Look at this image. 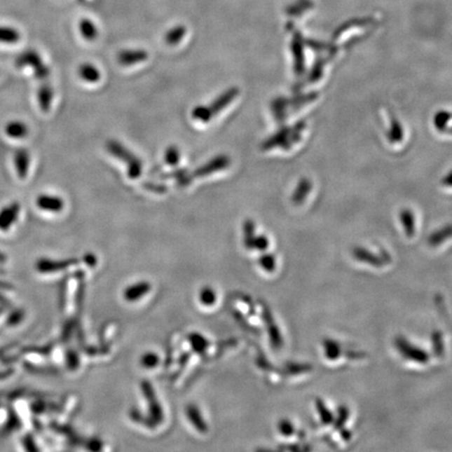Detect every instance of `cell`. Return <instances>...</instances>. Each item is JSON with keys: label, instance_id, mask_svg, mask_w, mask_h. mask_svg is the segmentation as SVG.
<instances>
[{"label": "cell", "instance_id": "1", "mask_svg": "<svg viewBox=\"0 0 452 452\" xmlns=\"http://www.w3.org/2000/svg\"><path fill=\"white\" fill-rule=\"evenodd\" d=\"M108 152L116 158H120L128 165V176L131 179H137L141 176L143 170V163L141 159L133 154L131 151L125 148L122 144L116 141H109L106 144Z\"/></svg>", "mask_w": 452, "mask_h": 452}, {"label": "cell", "instance_id": "2", "mask_svg": "<svg viewBox=\"0 0 452 452\" xmlns=\"http://www.w3.org/2000/svg\"><path fill=\"white\" fill-rule=\"evenodd\" d=\"M15 64L18 69L29 67L34 71L36 78H40V80L46 78L50 75V69L44 64L39 53L36 52L35 50H25L22 54L19 55Z\"/></svg>", "mask_w": 452, "mask_h": 452}, {"label": "cell", "instance_id": "3", "mask_svg": "<svg viewBox=\"0 0 452 452\" xmlns=\"http://www.w3.org/2000/svg\"><path fill=\"white\" fill-rule=\"evenodd\" d=\"M229 165H231L229 157L226 156V155H219V156L214 157L212 160L207 161L205 165H201L198 169L195 170L193 176L194 177H205L210 174L226 169Z\"/></svg>", "mask_w": 452, "mask_h": 452}, {"label": "cell", "instance_id": "4", "mask_svg": "<svg viewBox=\"0 0 452 452\" xmlns=\"http://www.w3.org/2000/svg\"><path fill=\"white\" fill-rule=\"evenodd\" d=\"M36 205L40 211L56 214L63 211L64 201L55 195L41 194L36 199Z\"/></svg>", "mask_w": 452, "mask_h": 452}, {"label": "cell", "instance_id": "5", "mask_svg": "<svg viewBox=\"0 0 452 452\" xmlns=\"http://www.w3.org/2000/svg\"><path fill=\"white\" fill-rule=\"evenodd\" d=\"M20 214V205L13 203L0 210V231H6L14 226Z\"/></svg>", "mask_w": 452, "mask_h": 452}, {"label": "cell", "instance_id": "6", "mask_svg": "<svg viewBox=\"0 0 452 452\" xmlns=\"http://www.w3.org/2000/svg\"><path fill=\"white\" fill-rule=\"evenodd\" d=\"M238 95H239V88L238 87H231V88L224 91L222 95H220L211 105L207 106L212 118H214V116L219 114L226 106H228L238 97Z\"/></svg>", "mask_w": 452, "mask_h": 452}, {"label": "cell", "instance_id": "7", "mask_svg": "<svg viewBox=\"0 0 452 452\" xmlns=\"http://www.w3.org/2000/svg\"><path fill=\"white\" fill-rule=\"evenodd\" d=\"M14 167L17 176L19 179H25L29 171V163H31V156L29 152L25 148H19L14 153Z\"/></svg>", "mask_w": 452, "mask_h": 452}, {"label": "cell", "instance_id": "8", "mask_svg": "<svg viewBox=\"0 0 452 452\" xmlns=\"http://www.w3.org/2000/svg\"><path fill=\"white\" fill-rule=\"evenodd\" d=\"M142 388L145 392L146 398L149 402L151 415H152V420H154L156 423H161L163 419V409H161L160 404L157 402L156 397H155L154 390L149 382L144 381L142 383Z\"/></svg>", "mask_w": 452, "mask_h": 452}, {"label": "cell", "instance_id": "9", "mask_svg": "<svg viewBox=\"0 0 452 452\" xmlns=\"http://www.w3.org/2000/svg\"><path fill=\"white\" fill-rule=\"evenodd\" d=\"M53 100H54V90L53 87L48 83H43L38 88L37 101L40 111L43 114L50 112L52 108Z\"/></svg>", "mask_w": 452, "mask_h": 452}, {"label": "cell", "instance_id": "10", "mask_svg": "<svg viewBox=\"0 0 452 452\" xmlns=\"http://www.w3.org/2000/svg\"><path fill=\"white\" fill-rule=\"evenodd\" d=\"M118 62L124 67L137 64L148 59V53L144 50H122L118 56Z\"/></svg>", "mask_w": 452, "mask_h": 452}, {"label": "cell", "instance_id": "11", "mask_svg": "<svg viewBox=\"0 0 452 452\" xmlns=\"http://www.w3.org/2000/svg\"><path fill=\"white\" fill-rule=\"evenodd\" d=\"M4 133L10 139H22L29 135V127L22 121H10L4 127Z\"/></svg>", "mask_w": 452, "mask_h": 452}, {"label": "cell", "instance_id": "12", "mask_svg": "<svg viewBox=\"0 0 452 452\" xmlns=\"http://www.w3.org/2000/svg\"><path fill=\"white\" fill-rule=\"evenodd\" d=\"M150 290L151 285L148 282H139L125 290L124 298L128 301H135L146 296Z\"/></svg>", "mask_w": 452, "mask_h": 452}, {"label": "cell", "instance_id": "13", "mask_svg": "<svg viewBox=\"0 0 452 452\" xmlns=\"http://www.w3.org/2000/svg\"><path fill=\"white\" fill-rule=\"evenodd\" d=\"M71 261H48L41 260L37 263V269L41 273H56V271L63 270V269L73 264Z\"/></svg>", "mask_w": 452, "mask_h": 452}, {"label": "cell", "instance_id": "14", "mask_svg": "<svg viewBox=\"0 0 452 452\" xmlns=\"http://www.w3.org/2000/svg\"><path fill=\"white\" fill-rule=\"evenodd\" d=\"M78 76L85 82L95 83L101 78V74L95 65L90 63H83L78 71Z\"/></svg>", "mask_w": 452, "mask_h": 452}, {"label": "cell", "instance_id": "15", "mask_svg": "<svg viewBox=\"0 0 452 452\" xmlns=\"http://www.w3.org/2000/svg\"><path fill=\"white\" fill-rule=\"evenodd\" d=\"M186 415H188L190 421L194 424L197 430L200 432H207V423L203 421V416H201L198 407L195 406V405H189L188 409H186Z\"/></svg>", "mask_w": 452, "mask_h": 452}, {"label": "cell", "instance_id": "16", "mask_svg": "<svg viewBox=\"0 0 452 452\" xmlns=\"http://www.w3.org/2000/svg\"><path fill=\"white\" fill-rule=\"evenodd\" d=\"M21 36L17 29L10 27H0V43L16 44Z\"/></svg>", "mask_w": 452, "mask_h": 452}, {"label": "cell", "instance_id": "17", "mask_svg": "<svg viewBox=\"0 0 452 452\" xmlns=\"http://www.w3.org/2000/svg\"><path fill=\"white\" fill-rule=\"evenodd\" d=\"M78 29H80L81 35L86 40H95L97 37V29L95 27V23L89 19H82L78 23Z\"/></svg>", "mask_w": 452, "mask_h": 452}, {"label": "cell", "instance_id": "18", "mask_svg": "<svg viewBox=\"0 0 452 452\" xmlns=\"http://www.w3.org/2000/svg\"><path fill=\"white\" fill-rule=\"evenodd\" d=\"M186 29L182 25H178V27H173V29H170L165 36V42L167 46H176V44L179 43L182 39H184V36H186Z\"/></svg>", "mask_w": 452, "mask_h": 452}, {"label": "cell", "instance_id": "19", "mask_svg": "<svg viewBox=\"0 0 452 452\" xmlns=\"http://www.w3.org/2000/svg\"><path fill=\"white\" fill-rule=\"evenodd\" d=\"M189 339H190V343L191 345H192L193 349H194L195 351L198 352V353H203V352L205 351V349L209 347V343H207V339H205L203 335L197 334V333H192V334H190V336H189Z\"/></svg>", "mask_w": 452, "mask_h": 452}, {"label": "cell", "instance_id": "20", "mask_svg": "<svg viewBox=\"0 0 452 452\" xmlns=\"http://www.w3.org/2000/svg\"><path fill=\"white\" fill-rule=\"evenodd\" d=\"M199 300H200V303L203 305L213 306L217 301V296H216V292H214L213 288L205 287L199 294Z\"/></svg>", "mask_w": 452, "mask_h": 452}, {"label": "cell", "instance_id": "21", "mask_svg": "<svg viewBox=\"0 0 452 452\" xmlns=\"http://www.w3.org/2000/svg\"><path fill=\"white\" fill-rule=\"evenodd\" d=\"M179 159L180 153L177 148L174 147V146H171V147H169L165 150V160L167 165H171V167L177 165L178 163H179Z\"/></svg>", "mask_w": 452, "mask_h": 452}, {"label": "cell", "instance_id": "22", "mask_svg": "<svg viewBox=\"0 0 452 452\" xmlns=\"http://www.w3.org/2000/svg\"><path fill=\"white\" fill-rule=\"evenodd\" d=\"M244 233H245V238H244V243L247 248H252V242L254 239V222L247 220L244 224Z\"/></svg>", "mask_w": 452, "mask_h": 452}, {"label": "cell", "instance_id": "23", "mask_svg": "<svg viewBox=\"0 0 452 452\" xmlns=\"http://www.w3.org/2000/svg\"><path fill=\"white\" fill-rule=\"evenodd\" d=\"M142 364H143L145 368L152 369L155 368L157 364H159V357L157 354L155 353H146L145 355L142 357Z\"/></svg>", "mask_w": 452, "mask_h": 452}, {"label": "cell", "instance_id": "24", "mask_svg": "<svg viewBox=\"0 0 452 452\" xmlns=\"http://www.w3.org/2000/svg\"><path fill=\"white\" fill-rule=\"evenodd\" d=\"M189 173L188 170L186 169H176L174 171L170 172V173L161 174L159 175L160 179H177L179 180L180 178L184 177V175Z\"/></svg>", "mask_w": 452, "mask_h": 452}, {"label": "cell", "instance_id": "25", "mask_svg": "<svg viewBox=\"0 0 452 452\" xmlns=\"http://www.w3.org/2000/svg\"><path fill=\"white\" fill-rule=\"evenodd\" d=\"M260 264L265 270L267 271H273L275 270V261L271 254H264V256H261Z\"/></svg>", "mask_w": 452, "mask_h": 452}, {"label": "cell", "instance_id": "26", "mask_svg": "<svg viewBox=\"0 0 452 452\" xmlns=\"http://www.w3.org/2000/svg\"><path fill=\"white\" fill-rule=\"evenodd\" d=\"M146 190L151 191V192L157 193V194H163L167 192V188L163 184H155V182H147L143 184Z\"/></svg>", "mask_w": 452, "mask_h": 452}, {"label": "cell", "instance_id": "27", "mask_svg": "<svg viewBox=\"0 0 452 452\" xmlns=\"http://www.w3.org/2000/svg\"><path fill=\"white\" fill-rule=\"evenodd\" d=\"M267 246H268V240L264 237V235H260V237H254V242H252V248H256V249L264 250L266 249Z\"/></svg>", "mask_w": 452, "mask_h": 452}, {"label": "cell", "instance_id": "28", "mask_svg": "<svg viewBox=\"0 0 452 452\" xmlns=\"http://www.w3.org/2000/svg\"><path fill=\"white\" fill-rule=\"evenodd\" d=\"M279 430L284 436H290L294 432V427L287 420H283V421L280 422Z\"/></svg>", "mask_w": 452, "mask_h": 452}, {"label": "cell", "instance_id": "29", "mask_svg": "<svg viewBox=\"0 0 452 452\" xmlns=\"http://www.w3.org/2000/svg\"><path fill=\"white\" fill-rule=\"evenodd\" d=\"M23 317V313L21 311H17L15 312L14 314H12L11 315L10 320H8V322L12 324H18L19 322H20L21 320H22Z\"/></svg>", "mask_w": 452, "mask_h": 452}, {"label": "cell", "instance_id": "30", "mask_svg": "<svg viewBox=\"0 0 452 452\" xmlns=\"http://www.w3.org/2000/svg\"><path fill=\"white\" fill-rule=\"evenodd\" d=\"M0 314H1V309H0Z\"/></svg>", "mask_w": 452, "mask_h": 452}]
</instances>
